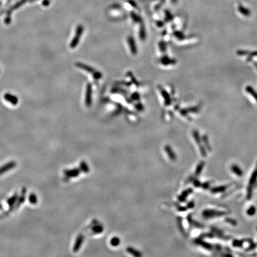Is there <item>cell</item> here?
<instances>
[{"instance_id": "obj_28", "label": "cell", "mask_w": 257, "mask_h": 257, "mask_svg": "<svg viewBox=\"0 0 257 257\" xmlns=\"http://www.w3.org/2000/svg\"><path fill=\"white\" fill-rule=\"evenodd\" d=\"M195 207V202L193 201H189L186 205V208L188 209H192L193 208H194Z\"/></svg>"}, {"instance_id": "obj_5", "label": "cell", "mask_w": 257, "mask_h": 257, "mask_svg": "<svg viewBox=\"0 0 257 257\" xmlns=\"http://www.w3.org/2000/svg\"><path fill=\"white\" fill-rule=\"evenodd\" d=\"M164 150L166 153L168 155L169 158L172 161H175L176 160L177 156L175 154V153L174 152V151L173 149H172V148L170 145H165L164 147Z\"/></svg>"}, {"instance_id": "obj_27", "label": "cell", "mask_w": 257, "mask_h": 257, "mask_svg": "<svg viewBox=\"0 0 257 257\" xmlns=\"http://www.w3.org/2000/svg\"><path fill=\"white\" fill-rule=\"evenodd\" d=\"M187 219H188V223H189L190 226H192L193 224V221L194 220H193V219H192V216L191 214H189V215L188 216Z\"/></svg>"}, {"instance_id": "obj_33", "label": "cell", "mask_w": 257, "mask_h": 257, "mask_svg": "<svg viewBox=\"0 0 257 257\" xmlns=\"http://www.w3.org/2000/svg\"><path fill=\"white\" fill-rule=\"evenodd\" d=\"M256 230H257V228H256Z\"/></svg>"}, {"instance_id": "obj_13", "label": "cell", "mask_w": 257, "mask_h": 257, "mask_svg": "<svg viewBox=\"0 0 257 257\" xmlns=\"http://www.w3.org/2000/svg\"><path fill=\"white\" fill-rule=\"evenodd\" d=\"M126 251L128 253H131V255H133L134 256L136 257H139L142 256V253L140 252L139 251H137L136 249H134V248H132V247H127L126 249Z\"/></svg>"}, {"instance_id": "obj_16", "label": "cell", "mask_w": 257, "mask_h": 257, "mask_svg": "<svg viewBox=\"0 0 257 257\" xmlns=\"http://www.w3.org/2000/svg\"><path fill=\"white\" fill-rule=\"evenodd\" d=\"M80 169L82 170V172H83L84 173H88L89 172V168L88 167V165L87 164L86 162H84L83 161H81L80 163Z\"/></svg>"}, {"instance_id": "obj_6", "label": "cell", "mask_w": 257, "mask_h": 257, "mask_svg": "<svg viewBox=\"0 0 257 257\" xmlns=\"http://www.w3.org/2000/svg\"><path fill=\"white\" fill-rule=\"evenodd\" d=\"M84 240V236L82 235H80L78 236V237H77L76 241V243L74 245L73 248V251L75 252L78 251L79 249H80L81 246L83 244V242Z\"/></svg>"}, {"instance_id": "obj_26", "label": "cell", "mask_w": 257, "mask_h": 257, "mask_svg": "<svg viewBox=\"0 0 257 257\" xmlns=\"http://www.w3.org/2000/svg\"><path fill=\"white\" fill-rule=\"evenodd\" d=\"M202 189H209V187H210V182H205L201 184V186Z\"/></svg>"}, {"instance_id": "obj_23", "label": "cell", "mask_w": 257, "mask_h": 257, "mask_svg": "<svg viewBox=\"0 0 257 257\" xmlns=\"http://www.w3.org/2000/svg\"><path fill=\"white\" fill-rule=\"evenodd\" d=\"M199 146V151H200V152H201V155L202 156H204V157H206V156H207V149H206V148L204 147V146L202 145L201 144Z\"/></svg>"}, {"instance_id": "obj_2", "label": "cell", "mask_w": 257, "mask_h": 257, "mask_svg": "<svg viewBox=\"0 0 257 257\" xmlns=\"http://www.w3.org/2000/svg\"><path fill=\"white\" fill-rule=\"evenodd\" d=\"M194 242L195 244L198 245L202 246V247L204 248V249L208 250V251H211V250L213 249V246L212 245L205 242V240H204L202 238H200V237H198V238L195 239Z\"/></svg>"}, {"instance_id": "obj_20", "label": "cell", "mask_w": 257, "mask_h": 257, "mask_svg": "<svg viewBox=\"0 0 257 257\" xmlns=\"http://www.w3.org/2000/svg\"><path fill=\"white\" fill-rule=\"evenodd\" d=\"M120 240L118 237H113L110 240V244L112 246H117L120 245Z\"/></svg>"}, {"instance_id": "obj_18", "label": "cell", "mask_w": 257, "mask_h": 257, "mask_svg": "<svg viewBox=\"0 0 257 257\" xmlns=\"http://www.w3.org/2000/svg\"><path fill=\"white\" fill-rule=\"evenodd\" d=\"M244 240H238V239H235L232 242V246L235 248H241L242 247L243 245H244Z\"/></svg>"}, {"instance_id": "obj_30", "label": "cell", "mask_w": 257, "mask_h": 257, "mask_svg": "<svg viewBox=\"0 0 257 257\" xmlns=\"http://www.w3.org/2000/svg\"><path fill=\"white\" fill-rule=\"evenodd\" d=\"M193 226L196 227H198V228H202V227H204V226L201 224V223H199V222H198V221H193Z\"/></svg>"}, {"instance_id": "obj_10", "label": "cell", "mask_w": 257, "mask_h": 257, "mask_svg": "<svg viewBox=\"0 0 257 257\" xmlns=\"http://www.w3.org/2000/svg\"><path fill=\"white\" fill-rule=\"evenodd\" d=\"M227 186H217V187H214L212 188H211L210 189V191L211 193H221V192H224L226 191V189H227Z\"/></svg>"}, {"instance_id": "obj_17", "label": "cell", "mask_w": 257, "mask_h": 257, "mask_svg": "<svg viewBox=\"0 0 257 257\" xmlns=\"http://www.w3.org/2000/svg\"><path fill=\"white\" fill-rule=\"evenodd\" d=\"M193 136L195 140L196 141V144L199 145H201L202 142V138H201L200 135L199 134V132L197 131H196V130H195V131H193Z\"/></svg>"}, {"instance_id": "obj_4", "label": "cell", "mask_w": 257, "mask_h": 257, "mask_svg": "<svg viewBox=\"0 0 257 257\" xmlns=\"http://www.w3.org/2000/svg\"><path fill=\"white\" fill-rule=\"evenodd\" d=\"M257 180V163L256 167H255V168L253 170V172L252 173V175L250 177L249 181V184H248V187L253 188V186L255 183H256Z\"/></svg>"}, {"instance_id": "obj_15", "label": "cell", "mask_w": 257, "mask_h": 257, "mask_svg": "<svg viewBox=\"0 0 257 257\" xmlns=\"http://www.w3.org/2000/svg\"><path fill=\"white\" fill-rule=\"evenodd\" d=\"M91 97H92V89H91V87H90V85H88L87 88V99H86L87 105H90V104H91V101H92Z\"/></svg>"}, {"instance_id": "obj_25", "label": "cell", "mask_w": 257, "mask_h": 257, "mask_svg": "<svg viewBox=\"0 0 257 257\" xmlns=\"http://www.w3.org/2000/svg\"><path fill=\"white\" fill-rule=\"evenodd\" d=\"M256 247H257V244L252 242L251 245H250L248 246L247 248H246V251H252V250L255 249Z\"/></svg>"}, {"instance_id": "obj_21", "label": "cell", "mask_w": 257, "mask_h": 257, "mask_svg": "<svg viewBox=\"0 0 257 257\" xmlns=\"http://www.w3.org/2000/svg\"><path fill=\"white\" fill-rule=\"evenodd\" d=\"M255 212H256V208L254 206H251L246 211V214L249 216H253L255 215Z\"/></svg>"}, {"instance_id": "obj_22", "label": "cell", "mask_w": 257, "mask_h": 257, "mask_svg": "<svg viewBox=\"0 0 257 257\" xmlns=\"http://www.w3.org/2000/svg\"><path fill=\"white\" fill-rule=\"evenodd\" d=\"M225 221H226V223H229V224H231L233 226H236L237 225V221L235 219H232V218L226 217V219H225Z\"/></svg>"}, {"instance_id": "obj_12", "label": "cell", "mask_w": 257, "mask_h": 257, "mask_svg": "<svg viewBox=\"0 0 257 257\" xmlns=\"http://www.w3.org/2000/svg\"><path fill=\"white\" fill-rule=\"evenodd\" d=\"M245 90L246 91V92H248V94H249L252 96H253V98L257 101V92L255 91V89H253L252 87L249 85L247 86V87H246Z\"/></svg>"}, {"instance_id": "obj_29", "label": "cell", "mask_w": 257, "mask_h": 257, "mask_svg": "<svg viewBox=\"0 0 257 257\" xmlns=\"http://www.w3.org/2000/svg\"><path fill=\"white\" fill-rule=\"evenodd\" d=\"M193 185H194L195 187H196V188L201 187V184H202L200 182V181L197 180V179H195V180H193Z\"/></svg>"}, {"instance_id": "obj_14", "label": "cell", "mask_w": 257, "mask_h": 257, "mask_svg": "<svg viewBox=\"0 0 257 257\" xmlns=\"http://www.w3.org/2000/svg\"><path fill=\"white\" fill-rule=\"evenodd\" d=\"M202 141L204 142V147L206 148L207 150L211 151V147L210 145V144L209 143V140L208 138V136L207 135H204L202 137Z\"/></svg>"}, {"instance_id": "obj_32", "label": "cell", "mask_w": 257, "mask_h": 257, "mask_svg": "<svg viewBox=\"0 0 257 257\" xmlns=\"http://www.w3.org/2000/svg\"><path fill=\"white\" fill-rule=\"evenodd\" d=\"M214 248H215V249H217V251H221V249H222V247H221L220 245H214Z\"/></svg>"}, {"instance_id": "obj_11", "label": "cell", "mask_w": 257, "mask_h": 257, "mask_svg": "<svg viewBox=\"0 0 257 257\" xmlns=\"http://www.w3.org/2000/svg\"><path fill=\"white\" fill-rule=\"evenodd\" d=\"M205 165V163L204 161H201L198 164V165L196 166V168L195 169V176L198 177L201 174L202 170H203V168L204 166Z\"/></svg>"}, {"instance_id": "obj_7", "label": "cell", "mask_w": 257, "mask_h": 257, "mask_svg": "<svg viewBox=\"0 0 257 257\" xmlns=\"http://www.w3.org/2000/svg\"><path fill=\"white\" fill-rule=\"evenodd\" d=\"M231 170L234 174H235L238 177H242L244 175V172L242 170L237 164H232L231 166Z\"/></svg>"}, {"instance_id": "obj_8", "label": "cell", "mask_w": 257, "mask_h": 257, "mask_svg": "<svg viewBox=\"0 0 257 257\" xmlns=\"http://www.w3.org/2000/svg\"><path fill=\"white\" fill-rule=\"evenodd\" d=\"M80 173V170L79 168H75L73 169V170H66V172H65L66 175L68 177H77V176L79 175Z\"/></svg>"}, {"instance_id": "obj_9", "label": "cell", "mask_w": 257, "mask_h": 257, "mask_svg": "<svg viewBox=\"0 0 257 257\" xmlns=\"http://www.w3.org/2000/svg\"><path fill=\"white\" fill-rule=\"evenodd\" d=\"M238 8V11L240 12V13L242 14L244 16L248 17L251 15V11H250L249 9L246 8L245 7H244L241 4H239L238 8Z\"/></svg>"}, {"instance_id": "obj_24", "label": "cell", "mask_w": 257, "mask_h": 257, "mask_svg": "<svg viewBox=\"0 0 257 257\" xmlns=\"http://www.w3.org/2000/svg\"><path fill=\"white\" fill-rule=\"evenodd\" d=\"M177 223H178V226H179V229H180L181 232H182L183 234H184V230L183 227L182 218H180V217L177 218Z\"/></svg>"}, {"instance_id": "obj_31", "label": "cell", "mask_w": 257, "mask_h": 257, "mask_svg": "<svg viewBox=\"0 0 257 257\" xmlns=\"http://www.w3.org/2000/svg\"><path fill=\"white\" fill-rule=\"evenodd\" d=\"M177 209H178V211H186V209H187V208L186 207H183V206H180V205H177Z\"/></svg>"}, {"instance_id": "obj_1", "label": "cell", "mask_w": 257, "mask_h": 257, "mask_svg": "<svg viewBox=\"0 0 257 257\" xmlns=\"http://www.w3.org/2000/svg\"><path fill=\"white\" fill-rule=\"evenodd\" d=\"M227 212L222 211H217L216 209H207L203 211L202 215L205 219H211V218L221 217L226 216Z\"/></svg>"}, {"instance_id": "obj_19", "label": "cell", "mask_w": 257, "mask_h": 257, "mask_svg": "<svg viewBox=\"0 0 257 257\" xmlns=\"http://www.w3.org/2000/svg\"><path fill=\"white\" fill-rule=\"evenodd\" d=\"M92 230L94 233H101V232H103L104 229L103 227L101 226V225H95L94 226H93L92 227Z\"/></svg>"}, {"instance_id": "obj_3", "label": "cell", "mask_w": 257, "mask_h": 257, "mask_svg": "<svg viewBox=\"0 0 257 257\" xmlns=\"http://www.w3.org/2000/svg\"><path fill=\"white\" fill-rule=\"evenodd\" d=\"M192 192H193V189H192V188H189V189L184 190V191H183L182 193L178 196V198H178V200L181 202H185L188 196H189V195L191 194Z\"/></svg>"}]
</instances>
